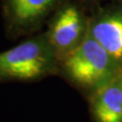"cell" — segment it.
Instances as JSON below:
<instances>
[{
  "mask_svg": "<svg viewBox=\"0 0 122 122\" xmlns=\"http://www.w3.org/2000/svg\"><path fill=\"white\" fill-rule=\"evenodd\" d=\"M111 58L93 36L87 35L68 57L65 65L76 81L92 85L109 74Z\"/></svg>",
  "mask_w": 122,
  "mask_h": 122,
  "instance_id": "2",
  "label": "cell"
},
{
  "mask_svg": "<svg viewBox=\"0 0 122 122\" xmlns=\"http://www.w3.org/2000/svg\"><path fill=\"white\" fill-rule=\"evenodd\" d=\"M81 33V21L78 11L74 7L64 9L55 21L52 33V43L59 49L72 46Z\"/></svg>",
  "mask_w": 122,
  "mask_h": 122,
  "instance_id": "4",
  "label": "cell"
},
{
  "mask_svg": "<svg viewBox=\"0 0 122 122\" xmlns=\"http://www.w3.org/2000/svg\"><path fill=\"white\" fill-rule=\"evenodd\" d=\"M94 113L99 122H122V88L108 83L99 89Z\"/></svg>",
  "mask_w": 122,
  "mask_h": 122,
  "instance_id": "3",
  "label": "cell"
},
{
  "mask_svg": "<svg viewBox=\"0 0 122 122\" xmlns=\"http://www.w3.org/2000/svg\"><path fill=\"white\" fill-rule=\"evenodd\" d=\"M92 36L112 58H122V18L110 17L99 22L93 27Z\"/></svg>",
  "mask_w": 122,
  "mask_h": 122,
  "instance_id": "5",
  "label": "cell"
},
{
  "mask_svg": "<svg viewBox=\"0 0 122 122\" xmlns=\"http://www.w3.org/2000/svg\"><path fill=\"white\" fill-rule=\"evenodd\" d=\"M51 62L45 44L31 40L0 53V77L28 80L44 74Z\"/></svg>",
  "mask_w": 122,
  "mask_h": 122,
  "instance_id": "1",
  "label": "cell"
},
{
  "mask_svg": "<svg viewBox=\"0 0 122 122\" xmlns=\"http://www.w3.org/2000/svg\"><path fill=\"white\" fill-rule=\"evenodd\" d=\"M54 0H11L15 18L19 23H28L45 12Z\"/></svg>",
  "mask_w": 122,
  "mask_h": 122,
  "instance_id": "6",
  "label": "cell"
}]
</instances>
